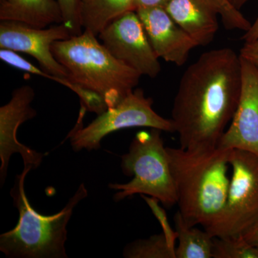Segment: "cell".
I'll use <instances>...</instances> for the list:
<instances>
[{
    "label": "cell",
    "instance_id": "cell-1",
    "mask_svg": "<svg viewBox=\"0 0 258 258\" xmlns=\"http://www.w3.org/2000/svg\"><path fill=\"white\" fill-rule=\"evenodd\" d=\"M242 90L240 54L230 47L204 52L180 80L171 111L180 148L211 151L238 106Z\"/></svg>",
    "mask_w": 258,
    "mask_h": 258
},
{
    "label": "cell",
    "instance_id": "cell-2",
    "mask_svg": "<svg viewBox=\"0 0 258 258\" xmlns=\"http://www.w3.org/2000/svg\"><path fill=\"white\" fill-rule=\"evenodd\" d=\"M230 151L167 147L178 211L188 226L200 225L207 230L223 211L230 187Z\"/></svg>",
    "mask_w": 258,
    "mask_h": 258
},
{
    "label": "cell",
    "instance_id": "cell-3",
    "mask_svg": "<svg viewBox=\"0 0 258 258\" xmlns=\"http://www.w3.org/2000/svg\"><path fill=\"white\" fill-rule=\"evenodd\" d=\"M69 79L101 96L108 108L116 106L139 84L142 75L120 62L87 30L52 45Z\"/></svg>",
    "mask_w": 258,
    "mask_h": 258
},
{
    "label": "cell",
    "instance_id": "cell-4",
    "mask_svg": "<svg viewBox=\"0 0 258 258\" xmlns=\"http://www.w3.org/2000/svg\"><path fill=\"white\" fill-rule=\"evenodd\" d=\"M30 171L24 168L15 177L10 195L19 212L18 223L0 235V251L8 257L67 258V225L75 207L88 196V190L82 183L61 211L41 215L32 208L25 193V179Z\"/></svg>",
    "mask_w": 258,
    "mask_h": 258
},
{
    "label": "cell",
    "instance_id": "cell-5",
    "mask_svg": "<svg viewBox=\"0 0 258 258\" xmlns=\"http://www.w3.org/2000/svg\"><path fill=\"white\" fill-rule=\"evenodd\" d=\"M162 131L151 128L139 132L121 157V169L125 176H133L125 184H110L118 192L115 202L137 194L149 195L166 207L177 203L175 184L171 173L167 147L161 137Z\"/></svg>",
    "mask_w": 258,
    "mask_h": 258
},
{
    "label": "cell",
    "instance_id": "cell-6",
    "mask_svg": "<svg viewBox=\"0 0 258 258\" xmlns=\"http://www.w3.org/2000/svg\"><path fill=\"white\" fill-rule=\"evenodd\" d=\"M153 100L141 89L134 90L116 106L108 108L87 126L83 127L86 108L82 106L77 124L68 135L75 152L96 150L110 134L121 129L147 127L166 132H175L172 120L163 118L152 108Z\"/></svg>",
    "mask_w": 258,
    "mask_h": 258
},
{
    "label": "cell",
    "instance_id": "cell-7",
    "mask_svg": "<svg viewBox=\"0 0 258 258\" xmlns=\"http://www.w3.org/2000/svg\"><path fill=\"white\" fill-rule=\"evenodd\" d=\"M230 164L232 174L225 208L205 230L213 237L242 236L258 220V155L231 149Z\"/></svg>",
    "mask_w": 258,
    "mask_h": 258
},
{
    "label": "cell",
    "instance_id": "cell-8",
    "mask_svg": "<svg viewBox=\"0 0 258 258\" xmlns=\"http://www.w3.org/2000/svg\"><path fill=\"white\" fill-rule=\"evenodd\" d=\"M107 50L142 76L154 79L161 72L159 57L136 11L114 19L98 35Z\"/></svg>",
    "mask_w": 258,
    "mask_h": 258
},
{
    "label": "cell",
    "instance_id": "cell-9",
    "mask_svg": "<svg viewBox=\"0 0 258 258\" xmlns=\"http://www.w3.org/2000/svg\"><path fill=\"white\" fill-rule=\"evenodd\" d=\"M164 9L198 46L213 41L219 28V16L227 30L247 32L252 25L226 0H170Z\"/></svg>",
    "mask_w": 258,
    "mask_h": 258
},
{
    "label": "cell",
    "instance_id": "cell-10",
    "mask_svg": "<svg viewBox=\"0 0 258 258\" xmlns=\"http://www.w3.org/2000/svg\"><path fill=\"white\" fill-rule=\"evenodd\" d=\"M71 37V32L62 23L48 28H35L16 21L4 20L0 23V48L28 54L43 71L69 79V73L52 53V45Z\"/></svg>",
    "mask_w": 258,
    "mask_h": 258
},
{
    "label": "cell",
    "instance_id": "cell-11",
    "mask_svg": "<svg viewBox=\"0 0 258 258\" xmlns=\"http://www.w3.org/2000/svg\"><path fill=\"white\" fill-rule=\"evenodd\" d=\"M35 91L25 85L13 91L9 103L0 108V181L4 184L8 174L10 158L14 154H20L23 159L24 168L37 169L42 164V153L33 150L20 143L17 132L20 125L36 116L37 111L32 108Z\"/></svg>",
    "mask_w": 258,
    "mask_h": 258
},
{
    "label": "cell",
    "instance_id": "cell-12",
    "mask_svg": "<svg viewBox=\"0 0 258 258\" xmlns=\"http://www.w3.org/2000/svg\"><path fill=\"white\" fill-rule=\"evenodd\" d=\"M242 90L238 106L217 148L258 155V69L241 57Z\"/></svg>",
    "mask_w": 258,
    "mask_h": 258
},
{
    "label": "cell",
    "instance_id": "cell-13",
    "mask_svg": "<svg viewBox=\"0 0 258 258\" xmlns=\"http://www.w3.org/2000/svg\"><path fill=\"white\" fill-rule=\"evenodd\" d=\"M149 42L159 58L177 66L186 63L197 42L181 28L164 8L137 10Z\"/></svg>",
    "mask_w": 258,
    "mask_h": 258
},
{
    "label": "cell",
    "instance_id": "cell-14",
    "mask_svg": "<svg viewBox=\"0 0 258 258\" xmlns=\"http://www.w3.org/2000/svg\"><path fill=\"white\" fill-rule=\"evenodd\" d=\"M0 20L20 22L38 28L62 23L55 0H0Z\"/></svg>",
    "mask_w": 258,
    "mask_h": 258
},
{
    "label": "cell",
    "instance_id": "cell-15",
    "mask_svg": "<svg viewBox=\"0 0 258 258\" xmlns=\"http://www.w3.org/2000/svg\"><path fill=\"white\" fill-rule=\"evenodd\" d=\"M0 59L5 63L9 64L15 69L28 73V74L41 76L47 79L52 80L69 88L79 96L82 106L85 107L88 111L93 112L99 115L106 111L108 108L106 102L99 95L86 88L81 87V86L73 82L69 79L54 76V75L48 74L43 70L38 69L15 51L1 49Z\"/></svg>",
    "mask_w": 258,
    "mask_h": 258
},
{
    "label": "cell",
    "instance_id": "cell-16",
    "mask_svg": "<svg viewBox=\"0 0 258 258\" xmlns=\"http://www.w3.org/2000/svg\"><path fill=\"white\" fill-rule=\"evenodd\" d=\"M134 0H83L81 20L83 30L98 36L114 19L131 11Z\"/></svg>",
    "mask_w": 258,
    "mask_h": 258
},
{
    "label": "cell",
    "instance_id": "cell-17",
    "mask_svg": "<svg viewBox=\"0 0 258 258\" xmlns=\"http://www.w3.org/2000/svg\"><path fill=\"white\" fill-rule=\"evenodd\" d=\"M178 245L176 258H212L214 238L206 230L185 223L179 211L174 216Z\"/></svg>",
    "mask_w": 258,
    "mask_h": 258
},
{
    "label": "cell",
    "instance_id": "cell-18",
    "mask_svg": "<svg viewBox=\"0 0 258 258\" xmlns=\"http://www.w3.org/2000/svg\"><path fill=\"white\" fill-rule=\"evenodd\" d=\"M123 254L128 258H176V245L162 233L128 244Z\"/></svg>",
    "mask_w": 258,
    "mask_h": 258
},
{
    "label": "cell",
    "instance_id": "cell-19",
    "mask_svg": "<svg viewBox=\"0 0 258 258\" xmlns=\"http://www.w3.org/2000/svg\"><path fill=\"white\" fill-rule=\"evenodd\" d=\"M213 258H258V248L242 236L214 238Z\"/></svg>",
    "mask_w": 258,
    "mask_h": 258
},
{
    "label": "cell",
    "instance_id": "cell-20",
    "mask_svg": "<svg viewBox=\"0 0 258 258\" xmlns=\"http://www.w3.org/2000/svg\"><path fill=\"white\" fill-rule=\"evenodd\" d=\"M60 8L62 24L69 29L72 36L83 32L81 20L83 0H55Z\"/></svg>",
    "mask_w": 258,
    "mask_h": 258
},
{
    "label": "cell",
    "instance_id": "cell-21",
    "mask_svg": "<svg viewBox=\"0 0 258 258\" xmlns=\"http://www.w3.org/2000/svg\"><path fill=\"white\" fill-rule=\"evenodd\" d=\"M240 55L258 69V37L250 42H244L241 48Z\"/></svg>",
    "mask_w": 258,
    "mask_h": 258
},
{
    "label": "cell",
    "instance_id": "cell-22",
    "mask_svg": "<svg viewBox=\"0 0 258 258\" xmlns=\"http://www.w3.org/2000/svg\"><path fill=\"white\" fill-rule=\"evenodd\" d=\"M170 0H134L131 11H137L142 8H165Z\"/></svg>",
    "mask_w": 258,
    "mask_h": 258
},
{
    "label": "cell",
    "instance_id": "cell-23",
    "mask_svg": "<svg viewBox=\"0 0 258 258\" xmlns=\"http://www.w3.org/2000/svg\"><path fill=\"white\" fill-rule=\"evenodd\" d=\"M247 242L258 248V220L242 235Z\"/></svg>",
    "mask_w": 258,
    "mask_h": 258
},
{
    "label": "cell",
    "instance_id": "cell-24",
    "mask_svg": "<svg viewBox=\"0 0 258 258\" xmlns=\"http://www.w3.org/2000/svg\"><path fill=\"white\" fill-rule=\"evenodd\" d=\"M257 37H258V16L251 25L250 28L244 34L242 39L244 42H250L255 40Z\"/></svg>",
    "mask_w": 258,
    "mask_h": 258
},
{
    "label": "cell",
    "instance_id": "cell-25",
    "mask_svg": "<svg viewBox=\"0 0 258 258\" xmlns=\"http://www.w3.org/2000/svg\"><path fill=\"white\" fill-rule=\"evenodd\" d=\"M228 4L232 6V8L237 10L242 9L244 5L247 4L251 0H226Z\"/></svg>",
    "mask_w": 258,
    "mask_h": 258
}]
</instances>
